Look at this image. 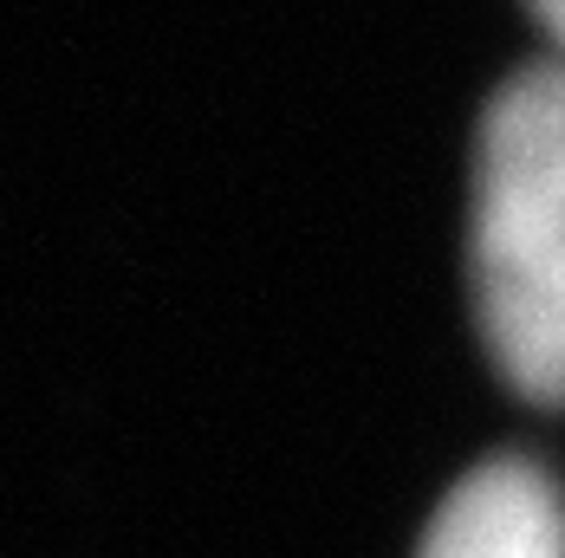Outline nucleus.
Segmentation results:
<instances>
[{
  "label": "nucleus",
  "mask_w": 565,
  "mask_h": 558,
  "mask_svg": "<svg viewBox=\"0 0 565 558\" xmlns=\"http://www.w3.org/2000/svg\"><path fill=\"white\" fill-rule=\"evenodd\" d=\"M475 312L526 403H565V58L494 92L475 137Z\"/></svg>",
  "instance_id": "obj_1"
},
{
  "label": "nucleus",
  "mask_w": 565,
  "mask_h": 558,
  "mask_svg": "<svg viewBox=\"0 0 565 558\" xmlns=\"http://www.w3.org/2000/svg\"><path fill=\"white\" fill-rule=\"evenodd\" d=\"M416 558H565V501L526 454L468 468L436 506Z\"/></svg>",
  "instance_id": "obj_2"
},
{
  "label": "nucleus",
  "mask_w": 565,
  "mask_h": 558,
  "mask_svg": "<svg viewBox=\"0 0 565 558\" xmlns=\"http://www.w3.org/2000/svg\"><path fill=\"white\" fill-rule=\"evenodd\" d=\"M533 7V20L546 26V40L559 46V58H565V0H526Z\"/></svg>",
  "instance_id": "obj_3"
}]
</instances>
